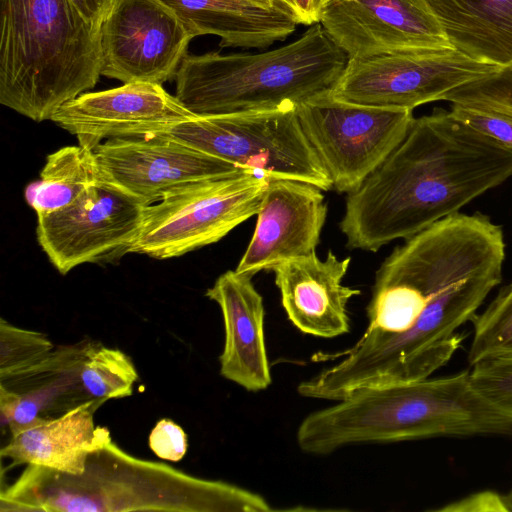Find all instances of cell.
Here are the masks:
<instances>
[{"label":"cell","instance_id":"e575fe53","mask_svg":"<svg viewBox=\"0 0 512 512\" xmlns=\"http://www.w3.org/2000/svg\"><path fill=\"white\" fill-rule=\"evenodd\" d=\"M509 511L512 512V489L505 495Z\"/></svg>","mask_w":512,"mask_h":512},{"label":"cell","instance_id":"44dd1931","mask_svg":"<svg viewBox=\"0 0 512 512\" xmlns=\"http://www.w3.org/2000/svg\"><path fill=\"white\" fill-rule=\"evenodd\" d=\"M92 343L55 346L40 362L0 380V386L17 393L20 398L8 427L11 436L95 399L86 393L80 378L82 363Z\"/></svg>","mask_w":512,"mask_h":512},{"label":"cell","instance_id":"8992f818","mask_svg":"<svg viewBox=\"0 0 512 512\" xmlns=\"http://www.w3.org/2000/svg\"><path fill=\"white\" fill-rule=\"evenodd\" d=\"M348 60L315 23L294 42L263 53L187 54L175 76V96L195 115L297 108L330 91Z\"/></svg>","mask_w":512,"mask_h":512},{"label":"cell","instance_id":"d6a6232c","mask_svg":"<svg viewBox=\"0 0 512 512\" xmlns=\"http://www.w3.org/2000/svg\"><path fill=\"white\" fill-rule=\"evenodd\" d=\"M72 2L89 23L100 26L116 0H72Z\"/></svg>","mask_w":512,"mask_h":512},{"label":"cell","instance_id":"7a4b0ae2","mask_svg":"<svg viewBox=\"0 0 512 512\" xmlns=\"http://www.w3.org/2000/svg\"><path fill=\"white\" fill-rule=\"evenodd\" d=\"M512 177V150L436 109L354 192L339 224L351 249L376 252L459 211Z\"/></svg>","mask_w":512,"mask_h":512},{"label":"cell","instance_id":"ffe728a7","mask_svg":"<svg viewBox=\"0 0 512 512\" xmlns=\"http://www.w3.org/2000/svg\"><path fill=\"white\" fill-rule=\"evenodd\" d=\"M105 401L87 400L63 415L35 423L11 436L1 456L13 464L38 465L62 473L84 472L88 456L112 438L106 427L94 422Z\"/></svg>","mask_w":512,"mask_h":512},{"label":"cell","instance_id":"cb8c5ba5","mask_svg":"<svg viewBox=\"0 0 512 512\" xmlns=\"http://www.w3.org/2000/svg\"><path fill=\"white\" fill-rule=\"evenodd\" d=\"M80 378L90 397L106 401L130 396L139 375L126 353L93 342L82 363Z\"/></svg>","mask_w":512,"mask_h":512},{"label":"cell","instance_id":"9c48e42d","mask_svg":"<svg viewBox=\"0 0 512 512\" xmlns=\"http://www.w3.org/2000/svg\"><path fill=\"white\" fill-rule=\"evenodd\" d=\"M296 111L332 190L347 194L387 159L415 118L413 110L347 103L329 91L302 102Z\"/></svg>","mask_w":512,"mask_h":512},{"label":"cell","instance_id":"d4e9b609","mask_svg":"<svg viewBox=\"0 0 512 512\" xmlns=\"http://www.w3.org/2000/svg\"><path fill=\"white\" fill-rule=\"evenodd\" d=\"M472 320L470 365L484 359L512 356V281Z\"/></svg>","mask_w":512,"mask_h":512},{"label":"cell","instance_id":"484cf974","mask_svg":"<svg viewBox=\"0 0 512 512\" xmlns=\"http://www.w3.org/2000/svg\"><path fill=\"white\" fill-rule=\"evenodd\" d=\"M55 348L52 341L34 330L0 320V380L14 376L43 360Z\"/></svg>","mask_w":512,"mask_h":512},{"label":"cell","instance_id":"4fadbf2b","mask_svg":"<svg viewBox=\"0 0 512 512\" xmlns=\"http://www.w3.org/2000/svg\"><path fill=\"white\" fill-rule=\"evenodd\" d=\"M93 152L102 175L147 206L190 182L252 172L161 135L110 138Z\"/></svg>","mask_w":512,"mask_h":512},{"label":"cell","instance_id":"30bf717a","mask_svg":"<svg viewBox=\"0 0 512 512\" xmlns=\"http://www.w3.org/2000/svg\"><path fill=\"white\" fill-rule=\"evenodd\" d=\"M498 67L453 48L361 56L348 60L329 93L347 103L413 110Z\"/></svg>","mask_w":512,"mask_h":512},{"label":"cell","instance_id":"836d02e7","mask_svg":"<svg viewBox=\"0 0 512 512\" xmlns=\"http://www.w3.org/2000/svg\"><path fill=\"white\" fill-rule=\"evenodd\" d=\"M19 399L17 393L0 386V418L2 428H8L12 422Z\"/></svg>","mask_w":512,"mask_h":512},{"label":"cell","instance_id":"d6986e66","mask_svg":"<svg viewBox=\"0 0 512 512\" xmlns=\"http://www.w3.org/2000/svg\"><path fill=\"white\" fill-rule=\"evenodd\" d=\"M193 36L212 34L221 47L266 48L299 24L282 0H159Z\"/></svg>","mask_w":512,"mask_h":512},{"label":"cell","instance_id":"3957f363","mask_svg":"<svg viewBox=\"0 0 512 512\" xmlns=\"http://www.w3.org/2000/svg\"><path fill=\"white\" fill-rule=\"evenodd\" d=\"M1 511L270 512L259 494L140 459L111 439L88 456L78 475L27 465L0 494Z\"/></svg>","mask_w":512,"mask_h":512},{"label":"cell","instance_id":"7c38bea8","mask_svg":"<svg viewBox=\"0 0 512 512\" xmlns=\"http://www.w3.org/2000/svg\"><path fill=\"white\" fill-rule=\"evenodd\" d=\"M99 38L102 76L162 85L176 76L194 37L159 0H116Z\"/></svg>","mask_w":512,"mask_h":512},{"label":"cell","instance_id":"1f68e13d","mask_svg":"<svg viewBox=\"0 0 512 512\" xmlns=\"http://www.w3.org/2000/svg\"><path fill=\"white\" fill-rule=\"evenodd\" d=\"M294 13L299 24L313 25L320 22L329 0H282Z\"/></svg>","mask_w":512,"mask_h":512},{"label":"cell","instance_id":"8fae6325","mask_svg":"<svg viewBox=\"0 0 512 512\" xmlns=\"http://www.w3.org/2000/svg\"><path fill=\"white\" fill-rule=\"evenodd\" d=\"M146 207L101 175L72 204L37 215V241L52 265L66 275L79 265L128 253Z\"/></svg>","mask_w":512,"mask_h":512},{"label":"cell","instance_id":"277c9868","mask_svg":"<svg viewBox=\"0 0 512 512\" xmlns=\"http://www.w3.org/2000/svg\"><path fill=\"white\" fill-rule=\"evenodd\" d=\"M337 402L300 423L302 451L324 455L356 443L512 435V415L473 387L469 371L367 388Z\"/></svg>","mask_w":512,"mask_h":512},{"label":"cell","instance_id":"5b68a950","mask_svg":"<svg viewBox=\"0 0 512 512\" xmlns=\"http://www.w3.org/2000/svg\"><path fill=\"white\" fill-rule=\"evenodd\" d=\"M99 26L72 0H0V103L36 122L92 89Z\"/></svg>","mask_w":512,"mask_h":512},{"label":"cell","instance_id":"7402d4cb","mask_svg":"<svg viewBox=\"0 0 512 512\" xmlns=\"http://www.w3.org/2000/svg\"><path fill=\"white\" fill-rule=\"evenodd\" d=\"M452 48L485 64L512 62V0H425Z\"/></svg>","mask_w":512,"mask_h":512},{"label":"cell","instance_id":"4dcf8cb0","mask_svg":"<svg viewBox=\"0 0 512 512\" xmlns=\"http://www.w3.org/2000/svg\"><path fill=\"white\" fill-rule=\"evenodd\" d=\"M437 511H506L510 512L505 495L492 491L479 492L457 502L446 505Z\"/></svg>","mask_w":512,"mask_h":512},{"label":"cell","instance_id":"603a6c76","mask_svg":"<svg viewBox=\"0 0 512 512\" xmlns=\"http://www.w3.org/2000/svg\"><path fill=\"white\" fill-rule=\"evenodd\" d=\"M93 150L65 146L49 154L40 180L30 184L26 200L37 215L64 208L101 178Z\"/></svg>","mask_w":512,"mask_h":512},{"label":"cell","instance_id":"6da1fadb","mask_svg":"<svg viewBox=\"0 0 512 512\" xmlns=\"http://www.w3.org/2000/svg\"><path fill=\"white\" fill-rule=\"evenodd\" d=\"M505 248L502 227L481 213L453 214L395 247L376 273L366 331L342 360L308 379L310 395L340 401L428 378L501 282Z\"/></svg>","mask_w":512,"mask_h":512},{"label":"cell","instance_id":"83f0119b","mask_svg":"<svg viewBox=\"0 0 512 512\" xmlns=\"http://www.w3.org/2000/svg\"><path fill=\"white\" fill-rule=\"evenodd\" d=\"M469 372L473 387L491 404L512 415V356L478 361Z\"/></svg>","mask_w":512,"mask_h":512},{"label":"cell","instance_id":"f546056e","mask_svg":"<svg viewBox=\"0 0 512 512\" xmlns=\"http://www.w3.org/2000/svg\"><path fill=\"white\" fill-rule=\"evenodd\" d=\"M150 449L161 459L177 462L187 452L185 431L170 419L159 420L148 439Z\"/></svg>","mask_w":512,"mask_h":512},{"label":"cell","instance_id":"e0dca14e","mask_svg":"<svg viewBox=\"0 0 512 512\" xmlns=\"http://www.w3.org/2000/svg\"><path fill=\"white\" fill-rule=\"evenodd\" d=\"M350 262V257L339 259L332 251L325 259L313 252L282 262L272 270L282 306L296 328L322 338L349 331L347 304L360 294L342 283Z\"/></svg>","mask_w":512,"mask_h":512},{"label":"cell","instance_id":"f1b7e54d","mask_svg":"<svg viewBox=\"0 0 512 512\" xmlns=\"http://www.w3.org/2000/svg\"><path fill=\"white\" fill-rule=\"evenodd\" d=\"M450 111L462 123L512 150L511 116L459 104H452Z\"/></svg>","mask_w":512,"mask_h":512},{"label":"cell","instance_id":"52a82bcc","mask_svg":"<svg viewBox=\"0 0 512 512\" xmlns=\"http://www.w3.org/2000/svg\"><path fill=\"white\" fill-rule=\"evenodd\" d=\"M156 135L267 177L332 190V182L301 128L296 108L195 115Z\"/></svg>","mask_w":512,"mask_h":512},{"label":"cell","instance_id":"ac0fdd59","mask_svg":"<svg viewBox=\"0 0 512 512\" xmlns=\"http://www.w3.org/2000/svg\"><path fill=\"white\" fill-rule=\"evenodd\" d=\"M206 296L223 316L225 342L220 374L250 392L271 384L264 337V306L252 277L229 270L221 274Z\"/></svg>","mask_w":512,"mask_h":512},{"label":"cell","instance_id":"2e32d148","mask_svg":"<svg viewBox=\"0 0 512 512\" xmlns=\"http://www.w3.org/2000/svg\"><path fill=\"white\" fill-rule=\"evenodd\" d=\"M268 179L253 235L235 269L251 277L316 252L328 212L320 188L297 180Z\"/></svg>","mask_w":512,"mask_h":512},{"label":"cell","instance_id":"5bb4252c","mask_svg":"<svg viewBox=\"0 0 512 512\" xmlns=\"http://www.w3.org/2000/svg\"><path fill=\"white\" fill-rule=\"evenodd\" d=\"M319 23L349 59L452 48L425 0H329Z\"/></svg>","mask_w":512,"mask_h":512},{"label":"cell","instance_id":"ba28073f","mask_svg":"<svg viewBox=\"0 0 512 512\" xmlns=\"http://www.w3.org/2000/svg\"><path fill=\"white\" fill-rule=\"evenodd\" d=\"M268 183L244 172L174 188L146 207L128 253L170 259L216 243L257 214Z\"/></svg>","mask_w":512,"mask_h":512},{"label":"cell","instance_id":"9a60e30c","mask_svg":"<svg viewBox=\"0 0 512 512\" xmlns=\"http://www.w3.org/2000/svg\"><path fill=\"white\" fill-rule=\"evenodd\" d=\"M194 116L161 84L132 82L83 93L63 104L51 121L94 150L103 140L156 135Z\"/></svg>","mask_w":512,"mask_h":512},{"label":"cell","instance_id":"4316f807","mask_svg":"<svg viewBox=\"0 0 512 512\" xmlns=\"http://www.w3.org/2000/svg\"><path fill=\"white\" fill-rule=\"evenodd\" d=\"M443 100L512 117V62L452 89Z\"/></svg>","mask_w":512,"mask_h":512}]
</instances>
